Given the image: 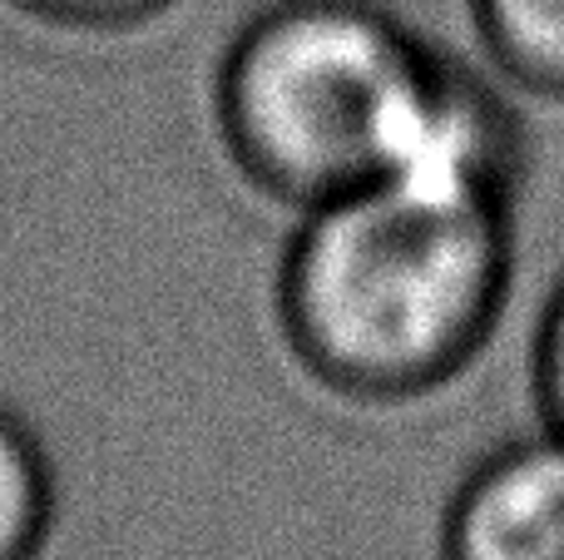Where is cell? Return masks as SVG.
Wrapping results in <instances>:
<instances>
[{"label":"cell","instance_id":"6da1fadb","mask_svg":"<svg viewBox=\"0 0 564 560\" xmlns=\"http://www.w3.org/2000/svg\"><path fill=\"white\" fill-rule=\"evenodd\" d=\"M516 293V208L361 184L292 214L273 323L292 367L351 407L446 392Z\"/></svg>","mask_w":564,"mask_h":560},{"label":"cell","instance_id":"7a4b0ae2","mask_svg":"<svg viewBox=\"0 0 564 560\" xmlns=\"http://www.w3.org/2000/svg\"><path fill=\"white\" fill-rule=\"evenodd\" d=\"M436 55L381 0H268L218 50V149L288 214L377 184Z\"/></svg>","mask_w":564,"mask_h":560},{"label":"cell","instance_id":"3957f363","mask_svg":"<svg viewBox=\"0 0 564 560\" xmlns=\"http://www.w3.org/2000/svg\"><path fill=\"white\" fill-rule=\"evenodd\" d=\"M436 560H564V432L490 446L446 496Z\"/></svg>","mask_w":564,"mask_h":560},{"label":"cell","instance_id":"277c9868","mask_svg":"<svg viewBox=\"0 0 564 560\" xmlns=\"http://www.w3.org/2000/svg\"><path fill=\"white\" fill-rule=\"evenodd\" d=\"M480 60L520 99L564 105V0H466Z\"/></svg>","mask_w":564,"mask_h":560},{"label":"cell","instance_id":"5b68a950","mask_svg":"<svg viewBox=\"0 0 564 560\" xmlns=\"http://www.w3.org/2000/svg\"><path fill=\"white\" fill-rule=\"evenodd\" d=\"M55 466L20 412L0 402V560H40L55 531Z\"/></svg>","mask_w":564,"mask_h":560},{"label":"cell","instance_id":"8992f818","mask_svg":"<svg viewBox=\"0 0 564 560\" xmlns=\"http://www.w3.org/2000/svg\"><path fill=\"white\" fill-rule=\"evenodd\" d=\"M6 10H15L30 25L59 30V35H134L149 30L154 20H164L178 0H0Z\"/></svg>","mask_w":564,"mask_h":560},{"label":"cell","instance_id":"52a82bcc","mask_svg":"<svg viewBox=\"0 0 564 560\" xmlns=\"http://www.w3.org/2000/svg\"><path fill=\"white\" fill-rule=\"evenodd\" d=\"M530 397H535L540 427L564 432V273L555 278L530 333Z\"/></svg>","mask_w":564,"mask_h":560}]
</instances>
